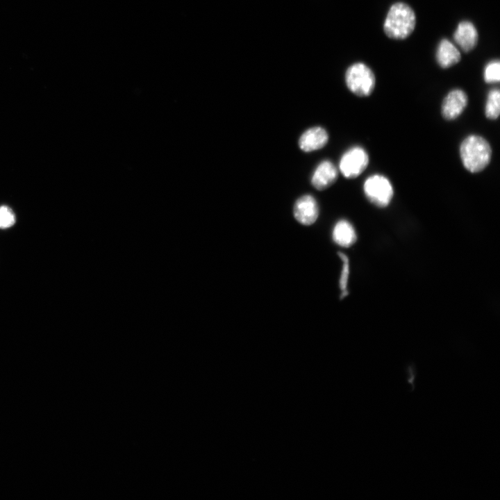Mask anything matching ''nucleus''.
Masks as SVG:
<instances>
[{"mask_svg":"<svg viewBox=\"0 0 500 500\" xmlns=\"http://www.w3.org/2000/svg\"><path fill=\"white\" fill-rule=\"evenodd\" d=\"M416 15L412 8L406 3L399 1L389 8L383 22V31L393 40H404L414 31Z\"/></svg>","mask_w":500,"mask_h":500,"instance_id":"f257e3e1","label":"nucleus"},{"mask_svg":"<svg viewBox=\"0 0 500 500\" xmlns=\"http://www.w3.org/2000/svg\"><path fill=\"white\" fill-rule=\"evenodd\" d=\"M460 156L464 167L472 173L483 171L490 163L492 148L482 136L469 135L461 142Z\"/></svg>","mask_w":500,"mask_h":500,"instance_id":"f03ea898","label":"nucleus"},{"mask_svg":"<svg viewBox=\"0 0 500 500\" xmlns=\"http://www.w3.org/2000/svg\"><path fill=\"white\" fill-rule=\"evenodd\" d=\"M345 83L354 94L364 97L370 95L376 85V76L366 64L358 62L351 65L345 72Z\"/></svg>","mask_w":500,"mask_h":500,"instance_id":"7ed1b4c3","label":"nucleus"},{"mask_svg":"<svg viewBox=\"0 0 500 500\" xmlns=\"http://www.w3.org/2000/svg\"><path fill=\"white\" fill-rule=\"evenodd\" d=\"M363 192L372 204L379 208L388 206L394 196L390 181L385 176L375 174L367 177L363 184Z\"/></svg>","mask_w":500,"mask_h":500,"instance_id":"20e7f679","label":"nucleus"},{"mask_svg":"<svg viewBox=\"0 0 500 500\" xmlns=\"http://www.w3.org/2000/svg\"><path fill=\"white\" fill-rule=\"evenodd\" d=\"M368 164L367 152L360 146H354L343 153L340 160L339 169L345 178H355L366 169Z\"/></svg>","mask_w":500,"mask_h":500,"instance_id":"39448f33","label":"nucleus"},{"mask_svg":"<svg viewBox=\"0 0 500 500\" xmlns=\"http://www.w3.org/2000/svg\"><path fill=\"white\" fill-rule=\"evenodd\" d=\"M468 97L465 92L456 88L449 91L444 98L441 113L447 120H454L465 110L467 106Z\"/></svg>","mask_w":500,"mask_h":500,"instance_id":"423d86ee","label":"nucleus"},{"mask_svg":"<svg viewBox=\"0 0 500 500\" xmlns=\"http://www.w3.org/2000/svg\"><path fill=\"white\" fill-rule=\"evenodd\" d=\"M294 218L301 224L309 226L315 223L319 215V207L316 199L310 194L299 197L294 203Z\"/></svg>","mask_w":500,"mask_h":500,"instance_id":"0eeeda50","label":"nucleus"},{"mask_svg":"<svg viewBox=\"0 0 500 500\" xmlns=\"http://www.w3.org/2000/svg\"><path fill=\"white\" fill-rule=\"evenodd\" d=\"M453 39L458 46L465 53L473 50L478 41V33L475 25L470 21L459 22L453 33Z\"/></svg>","mask_w":500,"mask_h":500,"instance_id":"6e6552de","label":"nucleus"},{"mask_svg":"<svg viewBox=\"0 0 500 500\" xmlns=\"http://www.w3.org/2000/svg\"><path fill=\"white\" fill-rule=\"evenodd\" d=\"M338 169L328 160L322 161L315 168L311 177L312 186L318 190L331 187L338 178Z\"/></svg>","mask_w":500,"mask_h":500,"instance_id":"1a4fd4ad","label":"nucleus"},{"mask_svg":"<svg viewBox=\"0 0 500 500\" xmlns=\"http://www.w3.org/2000/svg\"><path fill=\"white\" fill-rule=\"evenodd\" d=\"M328 141L327 131L321 126H314L302 133L299 139V147L304 152H311L322 149Z\"/></svg>","mask_w":500,"mask_h":500,"instance_id":"9d476101","label":"nucleus"},{"mask_svg":"<svg viewBox=\"0 0 500 500\" xmlns=\"http://www.w3.org/2000/svg\"><path fill=\"white\" fill-rule=\"evenodd\" d=\"M435 58L438 65L446 69L458 63L461 59V54L454 44L443 38L438 45Z\"/></svg>","mask_w":500,"mask_h":500,"instance_id":"9b49d317","label":"nucleus"},{"mask_svg":"<svg viewBox=\"0 0 500 500\" xmlns=\"http://www.w3.org/2000/svg\"><path fill=\"white\" fill-rule=\"evenodd\" d=\"M356 233L352 224L345 220L338 221L333 230V239L338 245L349 247L356 241Z\"/></svg>","mask_w":500,"mask_h":500,"instance_id":"f8f14e48","label":"nucleus"},{"mask_svg":"<svg viewBox=\"0 0 500 500\" xmlns=\"http://www.w3.org/2000/svg\"><path fill=\"white\" fill-rule=\"evenodd\" d=\"M500 112V92L497 88L492 89L487 95L485 115V117L491 120H494L499 117Z\"/></svg>","mask_w":500,"mask_h":500,"instance_id":"ddd939ff","label":"nucleus"},{"mask_svg":"<svg viewBox=\"0 0 500 500\" xmlns=\"http://www.w3.org/2000/svg\"><path fill=\"white\" fill-rule=\"evenodd\" d=\"M483 78L488 83H498L500 80V63L498 60L490 61L483 70Z\"/></svg>","mask_w":500,"mask_h":500,"instance_id":"4468645a","label":"nucleus"},{"mask_svg":"<svg viewBox=\"0 0 500 500\" xmlns=\"http://www.w3.org/2000/svg\"><path fill=\"white\" fill-rule=\"evenodd\" d=\"M15 223V215L6 206H0V228H8Z\"/></svg>","mask_w":500,"mask_h":500,"instance_id":"2eb2a0df","label":"nucleus"},{"mask_svg":"<svg viewBox=\"0 0 500 500\" xmlns=\"http://www.w3.org/2000/svg\"><path fill=\"white\" fill-rule=\"evenodd\" d=\"M339 256L341 258L343 263L342 270L340 279V286L341 290L343 291L342 294H344L346 292L347 281L349 274V260L346 255H344V253H339Z\"/></svg>","mask_w":500,"mask_h":500,"instance_id":"dca6fc26","label":"nucleus"},{"mask_svg":"<svg viewBox=\"0 0 500 500\" xmlns=\"http://www.w3.org/2000/svg\"><path fill=\"white\" fill-rule=\"evenodd\" d=\"M408 381L410 384L412 385V389L414 388V380L416 375L415 370L412 367H410L408 372Z\"/></svg>","mask_w":500,"mask_h":500,"instance_id":"f3484780","label":"nucleus"}]
</instances>
